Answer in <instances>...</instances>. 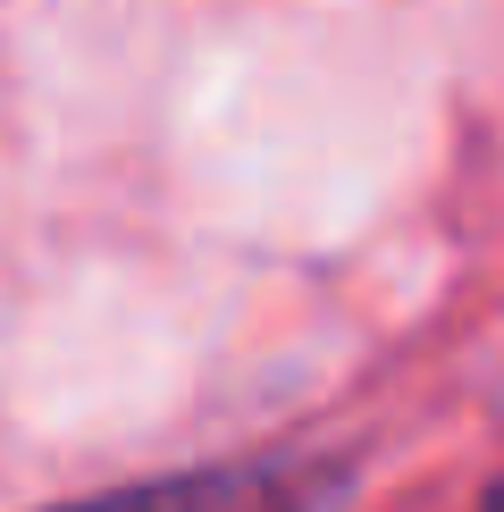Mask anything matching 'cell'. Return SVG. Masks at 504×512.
Here are the masks:
<instances>
[{"label":"cell","mask_w":504,"mask_h":512,"mask_svg":"<svg viewBox=\"0 0 504 512\" xmlns=\"http://www.w3.org/2000/svg\"><path fill=\"white\" fill-rule=\"evenodd\" d=\"M68 512H311L294 471H194V479H160V487H126L101 504H68Z\"/></svg>","instance_id":"1"}]
</instances>
